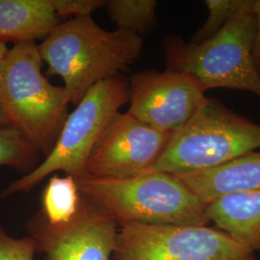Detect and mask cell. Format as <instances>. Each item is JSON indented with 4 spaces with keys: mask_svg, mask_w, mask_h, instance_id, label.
<instances>
[{
    "mask_svg": "<svg viewBox=\"0 0 260 260\" xmlns=\"http://www.w3.org/2000/svg\"><path fill=\"white\" fill-rule=\"evenodd\" d=\"M143 47L139 34L107 31L92 17H78L61 22L38 49L48 72L62 78L70 103L77 105L93 85L126 71Z\"/></svg>",
    "mask_w": 260,
    "mask_h": 260,
    "instance_id": "1",
    "label": "cell"
},
{
    "mask_svg": "<svg viewBox=\"0 0 260 260\" xmlns=\"http://www.w3.org/2000/svg\"><path fill=\"white\" fill-rule=\"evenodd\" d=\"M80 194L118 223L207 225V205L175 175L152 172L113 178L86 175L76 181Z\"/></svg>",
    "mask_w": 260,
    "mask_h": 260,
    "instance_id": "2",
    "label": "cell"
},
{
    "mask_svg": "<svg viewBox=\"0 0 260 260\" xmlns=\"http://www.w3.org/2000/svg\"><path fill=\"white\" fill-rule=\"evenodd\" d=\"M35 42L15 44L0 62V107L8 124L46 157L53 149L69 116L64 87L42 73Z\"/></svg>",
    "mask_w": 260,
    "mask_h": 260,
    "instance_id": "3",
    "label": "cell"
},
{
    "mask_svg": "<svg viewBox=\"0 0 260 260\" xmlns=\"http://www.w3.org/2000/svg\"><path fill=\"white\" fill-rule=\"evenodd\" d=\"M253 5L237 14L203 43L186 42L177 35L164 38L166 70L194 76L206 91L218 88L240 90L260 98V72L252 56Z\"/></svg>",
    "mask_w": 260,
    "mask_h": 260,
    "instance_id": "4",
    "label": "cell"
},
{
    "mask_svg": "<svg viewBox=\"0 0 260 260\" xmlns=\"http://www.w3.org/2000/svg\"><path fill=\"white\" fill-rule=\"evenodd\" d=\"M258 149L260 124L207 98L185 125L171 135L161 156L144 174H192Z\"/></svg>",
    "mask_w": 260,
    "mask_h": 260,
    "instance_id": "5",
    "label": "cell"
},
{
    "mask_svg": "<svg viewBox=\"0 0 260 260\" xmlns=\"http://www.w3.org/2000/svg\"><path fill=\"white\" fill-rule=\"evenodd\" d=\"M127 102L128 82L121 75L93 85L69 114L53 149L43 163L11 182L0 192V199L28 193L56 172H63L75 181L85 177L93 146L108 121Z\"/></svg>",
    "mask_w": 260,
    "mask_h": 260,
    "instance_id": "6",
    "label": "cell"
},
{
    "mask_svg": "<svg viewBox=\"0 0 260 260\" xmlns=\"http://www.w3.org/2000/svg\"><path fill=\"white\" fill-rule=\"evenodd\" d=\"M113 260H256L218 228L130 224L119 228Z\"/></svg>",
    "mask_w": 260,
    "mask_h": 260,
    "instance_id": "7",
    "label": "cell"
},
{
    "mask_svg": "<svg viewBox=\"0 0 260 260\" xmlns=\"http://www.w3.org/2000/svg\"><path fill=\"white\" fill-rule=\"evenodd\" d=\"M25 230L43 260H110L119 225L101 206L81 194L75 215L51 223L39 210Z\"/></svg>",
    "mask_w": 260,
    "mask_h": 260,
    "instance_id": "8",
    "label": "cell"
},
{
    "mask_svg": "<svg viewBox=\"0 0 260 260\" xmlns=\"http://www.w3.org/2000/svg\"><path fill=\"white\" fill-rule=\"evenodd\" d=\"M206 90L194 76L146 70L128 82V113L155 129L173 134L205 103Z\"/></svg>",
    "mask_w": 260,
    "mask_h": 260,
    "instance_id": "9",
    "label": "cell"
},
{
    "mask_svg": "<svg viewBox=\"0 0 260 260\" xmlns=\"http://www.w3.org/2000/svg\"><path fill=\"white\" fill-rule=\"evenodd\" d=\"M171 135L147 125L128 112H117L93 146L86 174L113 178L142 175L161 156Z\"/></svg>",
    "mask_w": 260,
    "mask_h": 260,
    "instance_id": "10",
    "label": "cell"
},
{
    "mask_svg": "<svg viewBox=\"0 0 260 260\" xmlns=\"http://www.w3.org/2000/svg\"><path fill=\"white\" fill-rule=\"evenodd\" d=\"M176 177L209 205L223 196L260 189V151L248 152L218 167Z\"/></svg>",
    "mask_w": 260,
    "mask_h": 260,
    "instance_id": "11",
    "label": "cell"
},
{
    "mask_svg": "<svg viewBox=\"0 0 260 260\" xmlns=\"http://www.w3.org/2000/svg\"><path fill=\"white\" fill-rule=\"evenodd\" d=\"M206 215L252 252L260 251V189L221 197L207 205Z\"/></svg>",
    "mask_w": 260,
    "mask_h": 260,
    "instance_id": "12",
    "label": "cell"
},
{
    "mask_svg": "<svg viewBox=\"0 0 260 260\" xmlns=\"http://www.w3.org/2000/svg\"><path fill=\"white\" fill-rule=\"evenodd\" d=\"M60 23L50 0H0V41L5 44L47 38Z\"/></svg>",
    "mask_w": 260,
    "mask_h": 260,
    "instance_id": "13",
    "label": "cell"
},
{
    "mask_svg": "<svg viewBox=\"0 0 260 260\" xmlns=\"http://www.w3.org/2000/svg\"><path fill=\"white\" fill-rule=\"evenodd\" d=\"M81 194L72 177L52 176L44 189L40 211L51 223H60L75 215Z\"/></svg>",
    "mask_w": 260,
    "mask_h": 260,
    "instance_id": "14",
    "label": "cell"
},
{
    "mask_svg": "<svg viewBox=\"0 0 260 260\" xmlns=\"http://www.w3.org/2000/svg\"><path fill=\"white\" fill-rule=\"evenodd\" d=\"M155 0H109L105 2L112 21L117 28L136 34L151 31L156 24Z\"/></svg>",
    "mask_w": 260,
    "mask_h": 260,
    "instance_id": "15",
    "label": "cell"
},
{
    "mask_svg": "<svg viewBox=\"0 0 260 260\" xmlns=\"http://www.w3.org/2000/svg\"><path fill=\"white\" fill-rule=\"evenodd\" d=\"M40 152L9 124L0 127V166L18 171L22 176L37 167Z\"/></svg>",
    "mask_w": 260,
    "mask_h": 260,
    "instance_id": "16",
    "label": "cell"
},
{
    "mask_svg": "<svg viewBox=\"0 0 260 260\" xmlns=\"http://www.w3.org/2000/svg\"><path fill=\"white\" fill-rule=\"evenodd\" d=\"M204 3L208 9V17L191 41L195 44L213 37L233 17L251 8L254 0H205Z\"/></svg>",
    "mask_w": 260,
    "mask_h": 260,
    "instance_id": "17",
    "label": "cell"
},
{
    "mask_svg": "<svg viewBox=\"0 0 260 260\" xmlns=\"http://www.w3.org/2000/svg\"><path fill=\"white\" fill-rule=\"evenodd\" d=\"M36 253L35 244L29 236L15 238L0 225V260H34Z\"/></svg>",
    "mask_w": 260,
    "mask_h": 260,
    "instance_id": "18",
    "label": "cell"
},
{
    "mask_svg": "<svg viewBox=\"0 0 260 260\" xmlns=\"http://www.w3.org/2000/svg\"><path fill=\"white\" fill-rule=\"evenodd\" d=\"M54 12L59 19L75 16L91 17L95 10L105 6L103 0H50Z\"/></svg>",
    "mask_w": 260,
    "mask_h": 260,
    "instance_id": "19",
    "label": "cell"
},
{
    "mask_svg": "<svg viewBox=\"0 0 260 260\" xmlns=\"http://www.w3.org/2000/svg\"><path fill=\"white\" fill-rule=\"evenodd\" d=\"M253 13L255 16V33L252 46V56L255 66L260 72V0H254Z\"/></svg>",
    "mask_w": 260,
    "mask_h": 260,
    "instance_id": "20",
    "label": "cell"
},
{
    "mask_svg": "<svg viewBox=\"0 0 260 260\" xmlns=\"http://www.w3.org/2000/svg\"><path fill=\"white\" fill-rule=\"evenodd\" d=\"M8 50H9V48L7 47L6 44L0 41V62H1V61L3 60V58L6 56Z\"/></svg>",
    "mask_w": 260,
    "mask_h": 260,
    "instance_id": "21",
    "label": "cell"
},
{
    "mask_svg": "<svg viewBox=\"0 0 260 260\" xmlns=\"http://www.w3.org/2000/svg\"><path fill=\"white\" fill-rule=\"evenodd\" d=\"M7 124H8V121L6 120V117H5L4 113H3L1 107H0V127L4 126V125H7Z\"/></svg>",
    "mask_w": 260,
    "mask_h": 260,
    "instance_id": "22",
    "label": "cell"
}]
</instances>
